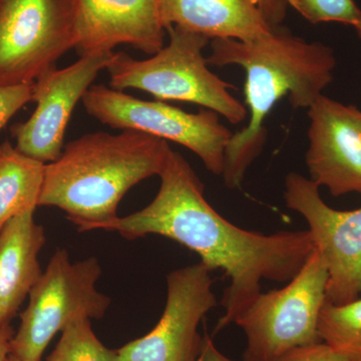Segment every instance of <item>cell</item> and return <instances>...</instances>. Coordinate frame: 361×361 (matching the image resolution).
Instances as JSON below:
<instances>
[{
    "label": "cell",
    "instance_id": "obj_1",
    "mask_svg": "<svg viewBox=\"0 0 361 361\" xmlns=\"http://www.w3.org/2000/svg\"><path fill=\"white\" fill-rule=\"evenodd\" d=\"M159 176L160 189L148 206L102 230L129 240L160 235L198 254L209 269L224 271L231 283L214 334L234 323L262 293L263 280L290 281L315 251L308 230L265 235L226 220L207 202L203 184L186 159L173 149Z\"/></svg>",
    "mask_w": 361,
    "mask_h": 361
},
{
    "label": "cell",
    "instance_id": "obj_2",
    "mask_svg": "<svg viewBox=\"0 0 361 361\" xmlns=\"http://www.w3.org/2000/svg\"><path fill=\"white\" fill-rule=\"evenodd\" d=\"M211 49L208 65H237L246 73L249 123L230 137L222 173L226 186L235 189L264 148V122L275 104L287 97L293 108L310 109L334 80L336 59L327 45L305 42L281 25L245 42L212 39Z\"/></svg>",
    "mask_w": 361,
    "mask_h": 361
},
{
    "label": "cell",
    "instance_id": "obj_3",
    "mask_svg": "<svg viewBox=\"0 0 361 361\" xmlns=\"http://www.w3.org/2000/svg\"><path fill=\"white\" fill-rule=\"evenodd\" d=\"M171 151L165 140L137 130L84 135L45 164L37 207L65 211L80 232L102 230L118 217L130 188L160 175Z\"/></svg>",
    "mask_w": 361,
    "mask_h": 361
},
{
    "label": "cell",
    "instance_id": "obj_4",
    "mask_svg": "<svg viewBox=\"0 0 361 361\" xmlns=\"http://www.w3.org/2000/svg\"><path fill=\"white\" fill-rule=\"evenodd\" d=\"M170 42L152 58L139 61L123 51L114 52L106 71L113 89H135L159 101L199 104L224 116L228 122L245 120L246 106L230 94L232 85L208 68L203 49L210 39L179 27L166 28Z\"/></svg>",
    "mask_w": 361,
    "mask_h": 361
},
{
    "label": "cell",
    "instance_id": "obj_5",
    "mask_svg": "<svg viewBox=\"0 0 361 361\" xmlns=\"http://www.w3.org/2000/svg\"><path fill=\"white\" fill-rule=\"evenodd\" d=\"M102 268L96 257L71 263L66 249H58L30 293L27 307L11 342V355L42 361L45 348L66 325L80 319H101L111 298L97 290Z\"/></svg>",
    "mask_w": 361,
    "mask_h": 361
},
{
    "label": "cell",
    "instance_id": "obj_6",
    "mask_svg": "<svg viewBox=\"0 0 361 361\" xmlns=\"http://www.w3.org/2000/svg\"><path fill=\"white\" fill-rule=\"evenodd\" d=\"M327 280L315 250L286 286L261 293L234 322L246 336L244 361H273L292 349L322 342L318 324Z\"/></svg>",
    "mask_w": 361,
    "mask_h": 361
},
{
    "label": "cell",
    "instance_id": "obj_7",
    "mask_svg": "<svg viewBox=\"0 0 361 361\" xmlns=\"http://www.w3.org/2000/svg\"><path fill=\"white\" fill-rule=\"evenodd\" d=\"M82 102L87 113L99 122L182 145L201 159L207 170L222 176L225 149L232 134L220 123L219 114L205 108L187 113L161 101H142L103 85H92Z\"/></svg>",
    "mask_w": 361,
    "mask_h": 361
},
{
    "label": "cell",
    "instance_id": "obj_8",
    "mask_svg": "<svg viewBox=\"0 0 361 361\" xmlns=\"http://www.w3.org/2000/svg\"><path fill=\"white\" fill-rule=\"evenodd\" d=\"M75 47L73 0H0V87L35 82Z\"/></svg>",
    "mask_w": 361,
    "mask_h": 361
},
{
    "label": "cell",
    "instance_id": "obj_9",
    "mask_svg": "<svg viewBox=\"0 0 361 361\" xmlns=\"http://www.w3.org/2000/svg\"><path fill=\"white\" fill-rule=\"evenodd\" d=\"M285 203L306 220L326 267L327 302L342 305L361 294V208L339 211L322 200L319 187L297 173L285 180Z\"/></svg>",
    "mask_w": 361,
    "mask_h": 361
},
{
    "label": "cell",
    "instance_id": "obj_10",
    "mask_svg": "<svg viewBox=\"0 0 361 361\" xmlns=\"http://www.w3.org/2000/svg\"><path fill=\"white\" fill-rule=\"evenodd\" d=\"M211 272L200 262L169 273L160 322L147 336L118 349L121 361L198 360L203 345L199 324L218 303Z\"/></svg>",
    "mask_w": 361,
    "mask_h": 361
},
{
    "label": "cell",
    "instance_id": "obj_11",
    "mask_svg": "<svg viewBox=\"0 0 361 361\" xmlns=\"http://www.w3.org/2000/svg\"><path fill=\"white\" fill-rule=\"evenodd\" d=\"M113 56L114 51L82 54L73 65L61 70L54 68L40 75L35 82L37 108L26 122L11 130L18 151L44 164L58 160L75 106Z\"/></svg>",
    "mask_w": 361,
    "mask_h": 361
},
{
    "label": "cell",
    "instance_id": "obj_12",
    "mask_svg": "<svg viewBox=\"0 0 361 361\" xmlns=\"http://www.w3.org/2000/svg\"><path fill=\"white\" fill-rule=\"evenodd\" d=\"M310 180L334 197L361 194V111L320 96L308 109Z\"/></svg>",
    "mask_w": 361,
    "mask_h": 361
},
{
    "label": "cell",
    "instance_id": "obj_13",
    "mask_svg": "<svg viewBox=\"0 0 361 361\" xmlns=\"http://www.w3.org/2000/svg\"><path fill=\"white\" fill-rule=\"evenodd\" d=\"M80 56L130 44L154 56L164 47L160 0H73Z\"/></svg>",
    "mask_w": 361,
    "mask_h": 361
},
{
    "label": "cell",
    "instance_id": "obj_14",
    "mask_svg": "<svg viewBox=\"0 0 361 361\" xmlns=\"http://www.w3.org/2000/svg\"><path fill=\"white\" fill-rule=\"evenodd\" d=\"M33 209L16 216L0 230V329L11 322L42 275L39 254L45 244L44 227Z\"/></svg>",
    "mask_w": 361,
    "mask_h": 361
},
{
    "label": "cell",
    "instance_id": "obj_15",
    "mask_svg": "<svg viewBox=\"0 0 361 361\" xmlns=\"http://www.w3.org/2000/svg\"><path fill=\"white\" fill-rule=\"evenodd\" d=\"M164 27L179 26L207 39L252 40L267 35L258 0H160Z\"/></svg>",
    "mask_w": 361,
    "mask_h": 361
},
{
    "label": "cell",
    "instance_id": "obj_16",
    "mask_svg": "<svg viewBox=\"0 0 361 361\" xmlns=\"http://www.w3.org/2000/svg\"><path fill=\"white\" fill-rule=\"evenodd\" d=\"M44 165L21 154L11 142L0 144V230L16 216L37 209Z\"/></svg>",
    "mask_w": 361,
    "mask_h": 361
},
{
    "label": "cell",
    "instance_id": "obj_17",
    "mask_svg": "<svg viewBox=\"0 0 361 361\" xmlns=\"http://www.w3.org/2000/svg\"><path fill=\"white\" fill-rule=\"evenodd\" d=\"M318 331L323 342L361 360V298L342 305L326 301Z\"/></svg>",
    "mask_w": 361,
    "mask_h": 361
},
{
    "label": "cell",
    "instance_id": "obj_18",
    "mask_svg": "<svg viewBox=\"0 0 361 361\" xmlns=\"http://www.w3.org/2000/svg\"><path fill=\"white\" fill-rule=\"evenodd\" d=\"M47 361H121L118 350H111L99 341L90 318L66 325Z\"/></svg>",
    "mask_w": 361,
    "mask_h": 361
},
{
    "label": "cell",
    "instance_id": "obj_19",
    "mask_svg": "<svg viewBox=\"0 0 361 361\" xmlns=\"http://www.w3.org/2000/svg\"><path fill=\"white\" fill-rule=\"evenodd\" d=\"M287 4L313 25L337 23L353 26L361 14L355 0H287Z\"/></svg>",
    "mask_w": 361,
    "mask_h": 361
},
{
    "label": "cell",
    "instance_id": "obj_20",
    "mask_svg": "<svg viewBox=\"0 0 361 361\" xmlns=\"http://www.w3.org/2000/svg\"><path fill=\"white\" fill-rule=\"evenodd\" d=\"M35 99V82L0 87V130L21 108Z\"/></svg>",
    "mask_w": 361,
    "mask_h": 361
},
{
    "label": "cell",
    "instance_id": "obj_21",
    "mask_svg": "<svg viewBox=\"0 0 361 361\" xmlns=\"http://www.w3.org/2000/svg\"><path fill=\"white\" fill-rule=\"evenodd\" d=\"M273 361H361L341 353L325 342L292 349Z\"/></svg>",
    "mask_w": 361,
    "mask_h": 361
},
{
    "label": "cell",
    "instance_id": "obj_22",
    "mask_svg": "<svg viewBox=\"0 0 361 361\" xmlns=\"http://www.w3.org/2000/svg\"><path fill=\"white\" fill-rule=\"evenodd\" d=\"M258 4L271 27L281 25L286 16L287 0H258Z\"/></svg>",
    "mask_w": 361,
    "mask_h": 361
},
{
    "label": "cell",
    "instance_id": "obj_23",
    "mask_svg": "<svg viewBox=\"0 0 361 361\" xmlns=\"http://www.w3.org/2000/svg\"><path fill=\"white\" fill-rule=\"evenodd\" d=\"M197 361H235L230 360L227 356L223 355L219 349L216 348L211 337L206 336L203 337V345L200 356Z\"/></svg>",
    "mask_w": 361,
    "mask_h": 361
},
{
    "label": "cell",
    "instance_id": "obj_24",
    "mask_svg": "<svg viewBox=\"0 0 361 361\" xmlns=\"http://www.w3.org/2000/svg\"><path fill=\"white\" fill-rule=\"evenodd\" d=\"M14 332L11 326L0 329V361H7L11 353V342Z\"/></svg>",
    "mask_w": 361,
    "mask_h": 361
},
{
    "label": "cell",
    "instance_id": "obj_25",
    "mask_svg": "<svg viewBox=\"0 0 361 361\" xmlns=\"http://www.w3.org/2000/svg\"><path fill=\"white\" fill-rule=\"evenodd\" d=\"M353 27L355 28L356 32H357L358 35L361 37V14L358 20L356 21L355 25H353Z\"/></svg>",
    "mask_w": 361,
    "mask_h": 361
},
{
    "label": "cell",
    "instance_id": "obj_26",
    "mask_svg": "<svg viewBox=\"0 0 361 361\" xmlns=\"http://www.w3.org/2000/svg\"><path fill=\"white\" fill-rule=\"evenodd\" d=\"M7 361H25L21 360L20 358L16 357V356L9 355L8 358H7Z\"/></svg>",
    "mask_w": 361,
    "mask_h": 361
}]
</instances>
